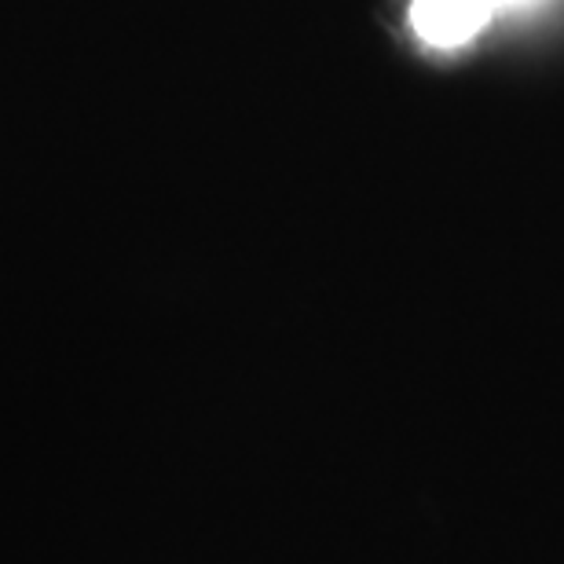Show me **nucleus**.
<instances>
[{
	"mask_svg": "<svg viewBox=\"0 0 564 564\" xmlns=\"http://www.w3.org/2000/svg\"><path fill=\"white\" fill-rule=\"evenodd\" d=\"M491 11V0H411L414 33L436 48L466 44L488 22Z\"/></svg>",
	"mask_w": 564,
	"mask_h": 564,
	"instance_id": "obj_1",
	"label": "nucleus"
},
{
	"mask_svg": "<svg viewBox=\"0 0 564 564\" xmlns=\"http://www.w3.org/2000/svg\"><path fill=\"white\" fill-rule=\"evenodd\" d=\"M506 4H521V0H491V8H506Z\"/></svg>",
	"mask_w": 564,
	"mask_h": 564,
	"instance_id": "obj_2",
	"label": "nucleus"
}]
</instances>
